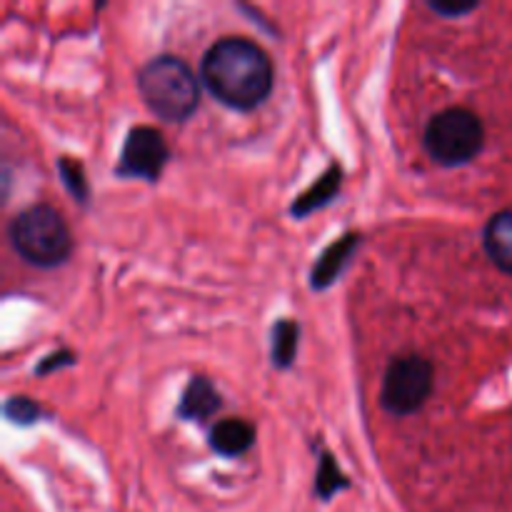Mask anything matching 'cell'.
Returning a JSON list of instances; mask_svg holds the SVG:
<instances>
[{
  "mask_svg": "<svg viewBox=\"0 0 512 512\" xmlns=\"http://www.w3.org/2000/svg\"><path fill=\"white\" fill-rule=\"evenodd\" d=\"M433 363L420 355H403L388 365L380 388V405L395 418L418 413L433 390Z\"/></svg>",
  "mask_w": 512,
  "mask_h": 512,
  "instance_id": "cell-5",
  "label": "cell"
},
{
  "mask_svg": "<svg viewBox=\"0 0 512 512\" xmlns=\"http://www.w3.org/2000/svg\"><path fill=\"white\" fill-rule=\"evenodd\" d=\"M170 148L165 143L163 133L150 125H135L128 135H125L123 150H120V163L115 173L120 178L133 180H148L155 183L163 175L165 165H168Z\"/></svg>",
  "mask_w": 512,
  "mask_h": 512,
  "instance_id": "cell-6",
  "label": "cell"
},
{
  "mask_svg": "<svg viewBox=\"0 0 512 512\" xmlns=\"http://www.w3.org/2000/svg\"><path fill=\"white\" fill-rule=\"evenodd\" d=\"M483 248L503 273L512 275V210L495 213L483 228Z\"/></svg>",
  "mask_w": 512,
  "mask_h": 512,
  "instance_id": "cell-10",
  "label": "cell"
},
{
  "mask_svg": "<svg viewBox=\"0 0 512 512\" xmlns=\"http://www.w3.org/2000/svg\"><path fill=\"white\" fill-rule=\"evenodd\" d=\"M3 413L13 425H23V428H28V425L38 423L43 410H40V405L35 403V400L23 398V395H15V398H10L8 403H5Z\"/></svg>",
  "mask_w": 512,
  "mask_h": 512,
  "instance_id": "cell-15",
  "label": "cell"
},
{
  "mask_svg": "<svg viewBox=\"0 0 512 512\" xmlns=\"http://www.w3.org/2000/svg\"><path fill=\"white\" fill-rule=\"evenodd\" d=\"M483 143V120L468 108H448L433 115L423 135L428 155L445 168L468 165L483 150Z\"/></svg>",
  "mask_w": 512,
  "mask_h": 512,
  "instance_id": "cell-4",
  "label": "cell"
},
{
  "mask_svg": "<svg viewBox=\"0 0 512 512\" xmlns=\"http://www.w3.org/2000/svg\"><path fill=\"white\" fill-rule=\"evenodd\" d=\"M348 478L345 473L340 470V465L335 463L333 455L328 450H323L318 458V475H315V495L320 500H330L338 490L348 488Z\"/></svg>",
  "mask_w": 512,
  "mask_h": 512,
  "instance_id": "cell-13",
  "label": "cell"
},
{
  "mask_svg": "<svg viewBox=\"0 0 512 512\" xmlns=\"http://www.w3.org/2000/svg\"><path fill=\"white\" fill-rule=\"evenodd\" d=\"M428 8L433 10V13L443 15V18H463V15H470L473 10H478V3H428Z\"/></svg>",
  "mask_w": 512,
  "mask_h": 512,
  "instance_id": "cell-17",
  "label": "cell"
},
{
  "mask_svg": "<svg viewBox=\"0 0 512 512\" xmlns=\"http://www.w3.org/2000/svg\"><path fill=\"white\" fill-rule=\"evenodd\" d=\"M138 90L150 113L165 123H185L200 103L198 75L175 55L148 60L138 70Z\"/></svg>",
  "mask_w": 512,
  "mask_h": 512,
  "instance_id": "cell-2",
  "label": "cell"
},
{
  "mask_svg": "<svg viewBox=\"0 0 512 512\" xmlns=\"http://www.w3.org/2000/svg\"><path fill=\"white\" fill-rule=\"evenodd\" d=\"M58 175L63 180L65 190L73 195L75 203L85 205L90 198V183L88 175H85V165L80 163L78 158H70V155H63L58 158Z\"/></svg>",
  "mask_w": 512,
  "mask_h": 512,
  "instance_id": "cell-14",
  "label": "cell"
},
{
  "mask_svg": "<svg viewBox=\"0 0 512 512\" xmlns=\"http://www.w3.org/2000/svg\"><path fill=\"white\" fill-rule=\"evenodd\" d=\"M220 405H223V398L215 390V385L208 378H203V375H195L185 385L183 395H180L178 415L183 420H200L203 423V420L213 418L218 413Z\"/></svg>",
  "mask_w": 512,
  "mask_h": 512,
  "instance_id": "cell-9",
  "label": "cell"
},
{
  "mask_svg": "<svg viewBox=\"0 0 512 512\" xmlns=\"http://www.w3.org/2000/svg\"><path fill=\"white\" fill-rule=\"evenodd\" d=\"M210 448L223 458H240L255 445V425L243 418H225L210 428Z\"/></svg>",
  "mask_w": 512,
  "mask_h": 512,
  "instance_id": "cell-8",
  "label": "cell"
},
{
  "mask_svg": "<svg viewBox=\"0 0 512 512\" xmlns=\"http://www.w3.org/2000/svg\"><path fill=\"white\" fill-rule=\"evenodd\" d=\"M200 80L228 108L253 110L273 90V63L258 43L230 35L203 55Z\"/></svg>",
  "mask_w": 512,
  "mask_h": 512,
  "instance_id": "cell-1",
  "label": "cell"
},
{
  "mask_svg": "<svg viewBox=\"0 0 512 512\" xmlns=\"http://www.w3.org/2000/svg\"><path fill=\"white\" fill-rule=\"evenodd\" d=\"M298 343H300V325L290 318L278 320L273 328V343H270V353H273L275 368L285 370L293 365L295 355H298Z\"/></svg>",
  "mask_w": 512,
  "mask_h": 512,
  "instance_id": "cell-12",
  "label": "cell"
},
{
  "mask_svg": "<svg viewBox=\"0 0 512 512\" xmlns=\"http://www.w3.org/2000/svg\"><path fill=\"white\" fill-rule=\"evenodd\" d=\"M73 363H75V355L70 353V350H55V353L45 355V358L40 360L38 368H35V375H40V378H43V375L55 373V370H60V368H70Z\"/></svg>",
  "mask_w": 512,
  "mask_h": 512,
  "instance_id": "cell-16",
  "label": "cell"
},
{
  "mask_svg": "<svg viewBox=\"0 0 512 512\" xmlns=\"http://www.w3.org/2000/svg\"><path fill=\"white\" fill-rule=\"evenodd\" d=\"M360 245V235L358 233H348L343 238H338L335 243H330L328 248L320 253V258L315 260L313 273H310V285L313 290H325L340 278V273L345 270V265L350 263L353 253L358 250Z\"/></svg>",
  "mask_w": 512,
  "mask_h": 512,
  "instance_id": "cell-7",
  "label": "cell"
},
{
  "mask_svg": "<svg viewBox=\"0 0 512 512\" xmlns=\"http://www.w3.org/2000/svg\"><path fill=\"white\" fill-rule=\"evenodd\" d=\"M340 185H343V168H340V165H330L305 193H300L298 198H295L290 215H293V218H305V215L330 205L335 200V195L340 193Z\"/></svg>",
  "mask_w": 512,
  "mask_h": 512,
  "instance_id": "cell-11",
  "label": "cell"
},
{
  "mask_svg": "<svg viewBox=\"0 0 512 512\" xmlns=\"http://www.w3.org/2000/svg\"><path fill=\"white\" fill-rule=\"evenodd\" d=\"M10 245L35 268H58L73 253V235L63 215L48 203L20 210L8 228Z\"/></svg>",
  "mask_w": 512,
  "mask_h": 512,
  "instance_id": "cell-3",
  "label": "cell"
}]
</instances>
